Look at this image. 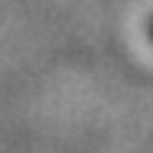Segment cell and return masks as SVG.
Returning <instances> with one entry per match:
<instances>
[{
  "label": "cell",
  "instance_id": "cell-1",
  "mask_svg": "<svg viewBox=\"0 0 153 153\" xmlns=\"http://www.w3.org/2000/svg\"><path fill=\"white\" fill-rule=\"evenodd\" d=\"M150 35H153V29H150Z\"/></svg>",
  "mask_w": 153,
  "mask_h": 153
}]
</instances>
